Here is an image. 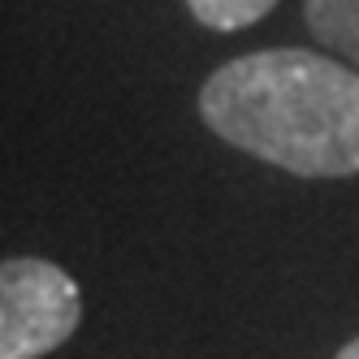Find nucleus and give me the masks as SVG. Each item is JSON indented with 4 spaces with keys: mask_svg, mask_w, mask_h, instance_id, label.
Listing matches in <instances>:
<instances>
[{
    "mask_svg": "<svg viewBox=\"0 0 359 359\" xmlns=\"http://www.w3.org/2000/svg\"><path fill=\"white\" fill-rule=\"evenodd\" d=\"M199 117L229 147L294 177L359 173V69L312 48H264L212 69Z\"/></svg>",
    "mask_w": 359,
    "mask_h": 359,
    "instance_id": "f257e3e1",
    "label": "nucleus"
},
{
    "mask_svg": "<svg viewBox=\"0 0 359 359\" xmlns=\"http://www.w3.org/2000/svg\"><path fill=\"white\" fill-rule=\"evenodd\" d=\"M83 294L61 264L13 255L0 260V359H43L74 338Z\"/></svg>",
    "mask_w": 359,
    "mask_h": 359,
    "instance_id": "f03ea898",
    "label": "nucleus"
},
{
    "mask_svg": "<svg viewBox=\"0 0 359 359\" xmlns=\"http://www.w3.org/2000/svg\"><path fill=\"white\" fill-rule=\"evenodd\" d=\"M303 22L325 48L359 69V0H303Z\"/></svg>",
    "mask_w": 359,
    "mask_h": 359,
    "instance_id": "7ed1b4c3",
    "label": "nucleus"
},
{
    "mask_svg": "<svg viewBox=\"0 0 359 359\" xmlns=\"http://www.w3.org/2000/svg\"><path fill=\"white\" fill-rule=\"evenodd\" d=\"M199 27L208 31H247L251 22H260L277 0H187Z\"/></svg>",
    "mask_w": 359,
    "mask_h": 359,
    "instance_id": "20e7f679",
    "label": "nucleus"
},
{
    "mask_svg": "<svg viewBox=\"0 0 359 359\" xmlns=\"http://www.w3.org/2000/svg\"><path fill=\"white\" fill-rule=\"evenodd\" d=\"M338 359H359V338H355V342H346V346L338 351Z\"/></svg>",
    "mask_w": 359,
    "mask_h": 359,
    "instance_id": "39448f33",
    "label": "nucleus"
}]
</instances>
